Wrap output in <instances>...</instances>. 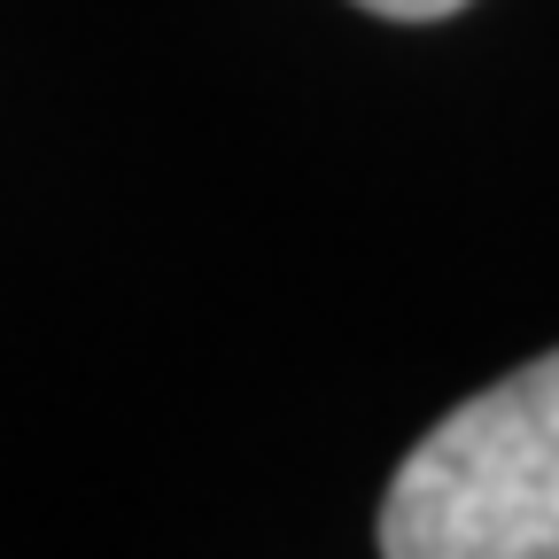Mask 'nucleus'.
I'll list each match as a JSON object with an SVG mask.
<instances>
[{"instance_id": "f257e3e1", "label": "nucleus", "mask_w": 559, "mask_h": 559, "mask_svg": "<svg viewBox=\"0 0 559 559\" xmlns=\"http://www.w3.org/2000/svg\"><path fill=\"white\" fill-rule=\"evenodd\" d=\"M373 536L389 559H559V349L412 443Z\"/></svg>"}, {"instance_id": "f03ea898", "label": "nucleus", "mask_w": 559, "mask_h": 559, "mask_svg": "<svg viewBox=\"0 0 559 559\" xmlns=\"http://www.w3.org/2000/svg\"><path fill=\"white\" fill-rule=\"evenodd\" d=\"M366 16H389V24H443V16H459L466 0H358Z\"/></svg>"}]
</instances>
